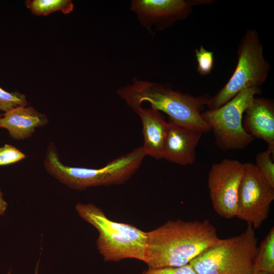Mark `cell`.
<instances>
[{
  "instance_id": "cell-1",
  "label": "cell",
  "mask_w": 274,
  "mask_h": 274,
  "mask_svg": "<svg viewBox=\"0 0 274 274\" xmlns=\"http://www.w3.org/2000/svg\"><path fill=\"white\" fill-rule=\"evenodd\" d=\"M220 239L208 219L168 220L147 232L144 262L151 268L184 266Z\"/></svg>"
},
{
  "instance_id": "cell-2",
  "label": "cell",
  "mask_w": 274,
  "mask_h": 274,
  "mask_svg": "<svg viewBox=\"0 0 274 274\" xmlns=\"http://www.w3.org/2000/svg\"><path fill=\"white\" fill-rule=\"evenodd\" d=\"M118 96L131 109L149 102L151 107L165 113L172 122L183 127L208 133L211 128L202 113L211 96H194L173 90L163 83L133 79L131 84L119 88Z\"/></svg>"
},
{
  "instance_id": "cell-3",
  "label": "cell",
  "mask_w": 274,
  "mask_h": 274,
  "mask_svg": "<svg viewBox=\"0 0 274 274\" xmlns=\"http://www.w3.org/2000/svg\"><path fill=\"white\" fill-rule=\"evenodd\" d=\"M146 154L143 147L120 156L98 168L70 166L60 159L55 145L50 142L43 162L46 171L68 187L79 191L90 187L125 183L140 167Z\"/></svg>"
},
{
  "instance_id": "cell-4",
  "label": "cell",
  "mask_w": 274,
  "mask_h": 274,
  "mask_svg": "<svg viewBox=\"0 0 274 274\" xmlns=\"http://www.w3.org/2000/svg\"><path fill=\"white\" fill-rule=\"evenodd\" d=\"M75 210L82 219L98 230L97 249L105 261L130 258L144 262L147 232L129 224L110 220L92 203H78Z\"/></svg>"
},
{
  "instance_id": "cell-5",
  "label": "cell",
  "mask_w": 274,
  "mask_h": 274,
  "mask_svg": "<svg viewBox=\"0 0 274 274\" xmlns=\"http://www.w3.org/2000/svg\"><path fill=\"white\" fill-rule=\"evenodd\" d=\"M254 230L248 224L241 234L220 238L190 265L197 274H252L258 248Z\"/></svg>"
},
{
  "instance_id": "cell-6",
  "label": "cell",
  "mask_w": 274,
  "mask_h": 274,
  "mask_svg": "<svg viewBox=\"0 0 274 274\" xmlns=\"http://www.w3.org/2000/svg\"><path fill=\"white\" fill-rule=\"evenodd\" d=\"M270 68L259 33L255 29H248L238 46L235 70L222 88L209 99L208 110L221 107L243 90L259 87L266 80Z\"/></svg>"
},
{
  "instance_id": "cell-7",
  "label": "cell",
  "mask_w": 274,
  "mask_h": 274,
  "mask_svg": "<svg viewBox=\"0 0 274 274\" xmlns=\"http://www.w3.org/2000/svg\"><path fill=\"white\" fill-rule=\"evenodd\" d=\"M259 87L246 89L221 107L202 113L213 132L217 146L222 150L245 149L254 140L243 125L244 112L257 94Z\"/></svg>"
},
{
  "instance_id": "cell-8",
  "label": "cell",
  "mask_w": 274,
  "mask_h": 274,
  "mask_svg": "<svg viewBox=\"0 0 274 274\" xmlns=\"http://www.w3.org/2000/svg\"><path fill=\"white\" fill-rule=\"evenodd\" d=\"M235 217L254 229L259 228L267 218L274 200V187L260 174L251 162L244 163Z\"/></svg>"
},
{
  "instance_id": "cell-9",
  "label": "cell",
  "mask_w": 274,
  "mask_h": 274,
  "mask_svg": "<svg viewBox=\"0 0 274 274\" xmlns=\"http://www.w3.org/2000/svg\"><path fill=\"white\" fill-rule=\"evenodd\" d=\"M244 173V163L237 160L224 159L211 167L208 179L210 197L214 211L222 218L235 217Z\"/></svg>"
},
{
  "instance_id": "cell-10",
  "label": "cell",
  "mask_w": 274,
  "mask_h": 274,
  "mask_svg": "<svg viewBox=\"0 0 274 274\" xmlns=\"http://www.w3.org/2000/svg\"><path fill=\"white\" fill-rule=\"evenodd\" d=\"M208 1L133 0L130 10L136 15L141 24L151 32L167 28L176 22L188 17L195 5L207 4Z\"/></svg>"
},
{
  "instance_id": "cell-11",
  "label": "cell",
  "mask_w": 274,
  "mask_h": 274,
  "mask_svg": "<svg viewBox=\"0 0 274 274\" xmlns=\"http://www.w3.org/2000/svg\"><path fill=\"white\" fill-rule=\"evenodd\" d=\"M202 134L169 121L164 143L163 158L182 166L193 164Z\"/></svg>"
},
{
  "instance_id": "cell-12",
  "label": "cell",
  "mask_w": 274,
  "mask_h": 274,
  "mask_svg": "<svg viewBox=\"0 0 274 274\" xmlns=\"http://www.w3.org/2000/svg\"><path fill=\"white\" fill-rule=\"evenodd\" d=\"M243 125L252 137L261 139L274 154V103L269 98L255 97L245 110Z\"/></svg>"
},
{
  "instance_id": "cell-13",
  "label": "cell",
  "mask_w": 274,
  "mask_h": 274,
  "mask_svg": "<svg viewBox=\"0 0 274 274\" xmlns=\"http://www.w3.org/2000/svg\"><path fill=\"white\" fill-rule=\"evenodd\" d=\"M132 109L139 116L142 123L144 142L142 147L146 156L155 159L163 158L168 122L160 112L152 107L145 108L140 106Z\"/></svg>"
},
{
  "instance_id": "cell-14",
  "label": "cell",
  "mask_w": 274,
  "mask_h": 274,
  "mask_svg": "<svg viewBox=\"0 0 274 274\" xmlns=\"http://www.w3.org/2000/svg\"><path fill=\"white\" fill-rule=\"evenodd\" d=\"M47 116L32 107H18L5 113L0 118V128L7 129L13 139L31 137L37 128L48 123Z\"/></svg>"
},
{
  "instance_id": "cell-15",
  "label": "cell",
  "mask_w": 274,
  "mask_h": 274,
  "mask_svg": "<svg viewBox=\"0 0 274 274\" xmlns=\"http://www.w3.org/2000/svg\"><path fill=\"white\" fill-rule=\"evenodd\" d=\"M274 274V227L269 231L257 248L254 271ZM253 271V272H254Z\"/></svg>"
},
{
  "instance_id": "cell-16",
  "label": "cell",
  "mask_w": 274,
  "mask_h": 274,
  "mask_svg": "<svg viewBox=\"0 0 274 274\" xmlns=\"http://www.w3.org/2000/svg\"><path fill=\"white\" fill-rule=\"evenodd\" d=\"M25 4L37 16H47L57 11L67 14L71 13L74 7L71 0H27Z\"/></svg>"
},
{
  "instance_id": "cell-17",
  "label": "cell",
  "mask_w": 274,
  "mask_h": 274,
  "mask_svg": "<svg viewBox=\"0 0 274 274\" xmlns=\"http://www.w3.org/2000/svg\"><path fill=\"white\" fill-rule=\"evenodd\" d=\"M273 156L267 149L258 153L256 156L255 167L262 177L274 187Z\"/></svg>"
},
{
  "instance_id": "cell-18",
  "label": "cell",
  "mask_w": 274,
  "mask_h": 274,
  "mask_svg": "<svg viewBox=\"0 0 274 274\" xmlns=\"http://www.w3.org/2000/svg\"><path fill=\"white\" fill-rule=\"evenodd\" d=\"M28 105L26 96L18 92H9L0 86V111L7 112L14 108Z\"/></svg>"
},
{
  "instance_id": "cell-19",
  "label": "cell",
  "mask_w": 274,
  "mask_h": 274,
  "mask_svg": "<svg viewBox=\"0 0 274 274\" xmlns=\"http://www.w3.org/2000/svg\"><path fill=\"white\" fill-rule=\"evenodd\" d=\"M197 62V71L201 76L210 74L214 66V54L201 46L195 50Z\"/></svg>"
},
{
  "instance_id": "cell-20",
  "label": "cell",
  "mask_w": 274,
  "mask_h": 274,
  "mask_svg": "<svg viewBox=\"0 0 274 274\" xmlns=\"http://www.w3.org/2000/svg\"><path fill=\"white\" fill-rule=\"evenodd\" d=\"M25 158L24 153L11 145L5 144L0 147V166L11 165Z\"/></svg>"
},
{
  "instance_id": "cell-21",
  "label": "cell",
  "mask_w": 274,
  "mask_h": 274,
  "mask_svg": "<svg viewBox=\"0 0 274 274\" xmlns=\"http://www.w3.org/2000/svg\"><path fill=\"white\" fill-rule=\"evenodd\" d=\"M142 274H197L190 264L180 267L151 268L144 270Z\"/></svg>"
},
{
  "instance_id": "cell-22",
  "label": "cell",
  "mask_w": 274,
  "mask_h": 274,
  "mask_svg": "<svg viewBox=\"0 0 274 274\" xmlns=\"http://www.w3.org/2000/svg\"><path fill=\"white\" fill-rule=\"evenodd\" d=\"M8 207V204L3 198V194L0 190V215H4Z\"/></svg>"
},
{
  "instance_id": "cell-23",
  "label": "cell",
  "mask_w": 274,
  "mask_h": 274,
  "mask_svg": "<svg viewBox=\"0 0 274 274\" xmlns=\"http://www.w3.org/2000/svg\"><path fill=\"white\" fill-rule=\"evenodd\" d=\"M39 262H40V260L38 261V262H37L36 264V268L35 270V274H39Z\"/></svg>"
},
{
  "instance_id": "cell-24",
  "label": "cell",
  "mask_w": 274,
  "mask_h": 274,
  "mask_svg": "<svg viewBox=\"0 0 274 274\" xmlns=\"http://www.w3.org/2000/svg\"><path fill=\"white\" fill-rule=\"evenodd\" d=\"M252 274H268L267 273L261 271H254Z\"/></svg>"
},
{
  "instance_id": "cell-25",
  "label": "cell",
  "mask_w": 274,
  "mask_h": 274,
  "mask_svg": "<svg viewBox=\"0 0 274 274\" xmlns=\"http://www.w3.org/2000/svg\"><path fill=\"white\" fill-rule=\"evenodd\" d=\"M11 270H10V271H8V272L7 273V274H11Z\"/></svg>"
},
{
  "instance_id": "cell-26",
  "label": "cell",
  "mask_w": 274,
  "mask_h": 274,
  "mask_svg": "<svg viewBox=\"0 0 274 274\" xmlns=\"http://www.w3.org/2000/svg\"><path fill=\"white\" fill-rule=\"evenodd\" d=\"M1 115H0V118H1Z\"/></svg>"
}]
</instances>
